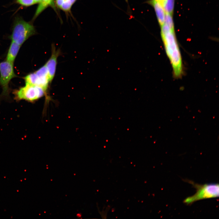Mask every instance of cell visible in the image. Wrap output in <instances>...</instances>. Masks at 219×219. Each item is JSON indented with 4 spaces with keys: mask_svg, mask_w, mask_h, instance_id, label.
I'll return each mask as SVG.
<instances>
[{
    "mask_svg": "<svg viewBox=\"0 0 219 219\" xmlns=\"http://www.w3.org/2000/svg\"><path fill=\"white\" fill-rule=\"evenodd\" d=\"M161 35L166 54L172 66L173 75L176 78H179L183 73V64L175 31L164 24L161 26Z\"/></svg>",
    "mask_w": 219,
    "mask_h": 219,
    "instance_id": "1",
    "label": "cell"
},
{
    "mask_svg": "<svg viewBox=\"0 0 219 219\" xmlns=\"http://www.w3.org/2000/svg\"><path fill=\"white\" fill-rule=\"evenodd\" d=\"M35 33V28L31 23L26 21L21 18L17 17L15 20L9 38L21 46Z\"/></svg>",
    "mask_w": 219,
    "mask_h": 219,
    "instance_id": "2",
    "label": "cell"
},
{
    "mask_svg": "<svg viewBox=\"0 0 219 219\" xmlns=\"http://www.w3.org/2000/svg\"><path fill=\"white\" fill-rule=\"evenodd\" d=\"M191 182L196 189V191L194 195L184 200L183 202L185 204H191L199 200L219 196L218 184H206L201 185Z\"/></svg>",
    "mask_w": 219,
    "mask_h": 219,
    "instance_id": "3",
    "label": "cell"
},
{
    "mask_svg": "<svg viewBox=\"0 0 219 219\" xmlns=\"http://www.w3.org/2000/svg\"><path fill=\"white\" fill-rule=\"evenodd\" d=\"M43 89L39 86L30 84L14 90L13 93L14 99L17 101L25 100L33 103L38 100L46 94Z\"/></svg>",
    "mask_w": 219,
    "mask_h": 219,
    "instance_id": "4",
    "label": "cell"
},
{
    "mask_svg": "<svg viewBox=\"0 0 219 219\" xmlns=\"http://www.w3.org/2000/svg\"><path fill=\"white\" fill-rule=\"evenodd\" d=\"M17 77L14 72L13 63L5 60L0 62V86L2 91L1 96L9 95V83L13 78Z\"/></svg>",
    "mask_w": 219,
    "mask_h": 219,
    "instance_id": "5",
    "label": "cell"
},
{
    "mask_svg": "<svg viewBox=\"0 0 219 219\" xmlns=\"http://www.w3.org/2000/svg\"><path fill=\"white\" fill-rule=\"evenodd\" d=\"M25 84L36 85L46 92L50 83L47 69L45 64L36 71L30 73L23 78Z\"/></svg>",
    "mask_w": 219,
    "mask_h": 219,
    "instance_id": "6",
    "label": "cell"
},
{
    "mask_svg": "<svg viewBox=\"0 0 219 219\" xmlns=\"http://www.w3.org/2000/svg\"><path fill=\"white\" fill-rule=\"evenodd\" d=\"M60 52L58 50H56L54 46H52L51 56L45 64L48 71L50 82H51L55 76L57 59L59 55Z\"/></svg>",
    "mask_w": 219,
    "mask_h": 219,
    "instance_id": "7",
    "label": "cell"
},
{
    "mask_svg": "<svg viewBox=\"0 0 219 219\" xmlns=\"http://www.w3.org/2000/svg\"><path fill=\"white\" fill-rule=\"evenodd\" d=\"M148 2L153 7L160 26L164 24L165 12L163 6L155 0H150Z\"/></svg>",
    "mask_w": 219,
    "mask_h": 219,
    "instance_id": "8",
    "label": "cell"
},
{
    "mask_svg": "<svg viewBox=\"0 0 219 219\" xmlns=\"http://www.w3.org/2000/svg\"><path fill=\"white\" fill-rule=\"evenodd\" d=\"M21 46L11 41L6 56L5 60L14 63Z\"/></svg>",
    "mask_w": 219,
    "mask_h": 219,
    "instance_id": "9",
    "label": "cell"
},
{
    "mask_svg": "<svg viewBox=\"0 0 219 219\" xmlns=\"http://www.w3.org/2000/svg\"><path fill=\"white\" fill-rule=\"evenodd\" d=\"M36 9L33 20H34L47 8L51 6L55 9L54 0H41Z\"/></svg>",
    "mask_w": 219,
    "mask_h": 219,
    "instance_id": "10",
    "label": "cell"
},
{
    "mask_svg": "<svg viewBox=\"0 0 219 219\" xmlns=\"http://www.w3.org/2000/svg\"><path fill=\"white\" fill-rule=\"evenodd\" d=\"M175 0H166L163 6L165 13L173 14Z\"/></svg>",
    "mask_w": 219,
    "mask_h": 219,
    "instance_id": "11",
    "label": "cell"
},
{
    "mask_svg": "<svg viewBox=\"0 0 219 219\" xmlns=\"http://www.w3.org/2000/svg\"><path fill=\"white\" fill-rule=\"evenodd\" d=\"M164 24L168 26L171 30H175L172 14L165 13Z\"/></svg>",
    "mask_w": 219,
    "mask_h": 219,
    "instance_id": "12",
    "label": "cell"
},
{
    "mask_svg": "<svg viewBox=\"0 0 219 219\" xmlns=\"http://www.w3.org/2000/svg\"><path fill=\"white\" fill-rule=\"evenodd\" d=\"M73 4L70 0H65L60 8L66 12L70 11Z\"/></svg>",
    "mask_w": 219,
    "mask_h": 219,
    "instance_id": "13",
    "label": "cell"
},
{
    "mask_svg": "<svg viewBox=\"0 0 219 219\" xmlns=\"http://www.w3.org/2000/svg\"><path fill=\"white\" fill-rule=\"evenodd\" d=\"M15 2L24 7H28L35 4L34 0H16Z\"/></svg>",
    "mask_w": 219,
    "mask_h": 219,
    "instance_id": "14",
    "label": "cell"
},
{
    "mask_svg": "<svg viewBox=\"0 0 219 219\" xmlns=\"http://www.w3.org/2000/svg\"><path fill=\"white\" fill-rule=\"evenodd\" d=\"M65 0H56L57 6L59 8L63 3Z\"/></svg>",
    "mask_w": 219,
    "mask_h": 219,
    "instance_id": "15",
    "label": "cell"
},
{
    "mask_svg": "<svg viewBox=\"0 0 219 219\" xmlns=\"http://www.w3.org/2000/svg\"><path fill=\"white\" fill-rule=\"evenodd\" d=\"M35 4L39 3L40 2L41 0H34Z\"/></svg>",
    "mask_w": 219,
    "mask_h": 219,
    "instance_id": "16",
    "label": "cell"
},
{
    "mask_svg": "<svg viewBox=\"0 0 219 219\" xmlns=\"http://www.w3.org/2000/svg\"><path fill=\"white\" fill-rule=\"evenodd\" d=\"M71 1V2L72 3V4H73L77 0H70Z\"/></svg>",
    "mask_w": 219,
    "mask_h": 219,
    "instance_id": "17",
    "label": "cell"
},
{
    "mask_svg": "<svg viewBox=\"0 0 219 219\" xmlns=\"http://www.w3.org/2000/svg\"><path fill=\"white\" fill-rule=\"evenodd\" d=\"M127 2H128V0H125Z\"/></svg>",
    "mask_w": 219,
    "mask_h": 219,
    "instance_id": "18",
    "label": "cell"
}]
</instances>
